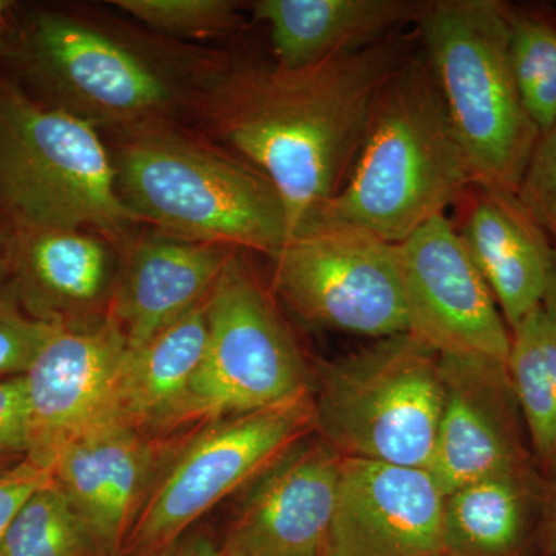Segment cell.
Returning a JSON list of instances; mask_svg holds the SVG:
<instances>
[{
  "mask_svg": "<svg viewBox=\"0 0 556 556\" xmlns=\"http://www.w3.org/2000/svg\"><path fill=\"white\" fill-rule=\"evenodd\" d=\"M343 456L316 433L300 441L249 485L225 556H329Z\"/></svg>",
  "mask_w": 556,
  "mask_h": 556,
  "instance_id": "cell-14",
  "label": "cell"
},
{
  "mask_svg": "<svg viewBox=\"0 0 556 556\" xmlns=\"http://www.w3.org/2000/svg\"><path fill=\"white\" fill-rule=\"evenodd\" d=\"M30 455L24 378L0 380V473Z\"/></svg>",
  "mask_w": 556,
  "mask_h": 556,
  "instance_id": "cell-29",
  "label": "cell"
},
{
  "mask_svg": "<svg viewBox=\"0 0 556 556\" xmlns=\"http://www.w3.org/2000/svg\"><path fill=\"white\" fill-rule=\"evenodd\" d=\"M543 308L546 309L552 317L556 318V247L554 251V262H552L551 281H548Z\"/></svg>",
  "mask_w": 556,
  "mask_h": 556,
  "instance_id": "cell-33",
  "label": "cell"
},
{
  "mask_svg": "<svg viewBox=\"0 0 556 556\" xmlns=\"http://www.w3.org/2000/svg\"><path fill=\"white\" fill-rule=\"evenodd\" d=\"M316 433L313 388L197 431L142 501L123 556H164L206 511Z\"/></svg>",
  "mask_w": 556,
  "mask_h": 556,
  "instance_id": "cell-7",
  "label": "cell"
},
{
  "mask_svg": "<svg viewBox=\"0 0 556 556\" xmlns=\"http://www.w3.org/2000/svg\"><path fill=\"white\" fill-rule=\"evenodd\" d=\"M115 169L135 218L167 236L269 255L292 237L283 200L265 175L164 126L130 131Z\"/></svg>",
  "mask_w": 556,
  "mask_h": 556,
  "instance_id": "cell-3",
  "label": "cell"
},
{
  "mask_svg": "<svg viewBox=\"0 0 556 556\" xmlns=\"http://www.w3.org/2000/svg\"><path fill=\"white\" fill-rule=\"evenodd\" d=\"M207 346V299L146 345L130 351L119 391V415L150 437L190 424L189 401Z\"/></svg>",
  "mask_w": 556,
  "mask_h": 556,
  "instance_id": "cell-21",
  "label": "cell"
},
{
  "mask_svg": "<svg viewBox=\"0 0 556 556\" xmlns=\"http://www.w3.org/2000/svg\"><path fill=\"white\" fill-rule=\"evenodd\" d=\"M53 481V468L40 466L30 457L0 473V541L28 500Z\"/></svg>",
  "mask_w": 556,
  "mask_h": 556,
  "instance_id": "cell-30",
  "label": "cell"
},
{
  "mask_svg": "<svg viewBox=\"0 0 556 556\" xmlns=\"http://www.w3.org/2000/svg\"><path fill=\"white\" fill-rule=\"evenodd\" d=\"M10 265L27 313L50 324L90 320L112 287L109 248L84 230L17 229Z\"/></svg>",
  "mask_w": 556,
  "mask_h": 556,
  "instance_id": "cell-19",
  "label": "cell"
},
{
  "mask_svg": "<svg viewBox=\"0 0 556 556\" xmlns=\"http://www.w3.org/2000/svg\"><path fill=\"white\" fill-rule=\"evenodd\" d=\"M419 0H260L255 20L268 25L276 64L306 67L353 53L419 21Z\"/></svg>",
  "mask_w": 556,
  "mask_h": 556,
  "instance_id": "cell-20",
  "label": "cell"
},
{
  "mask_svg": "<svg viewBox=\"0 0 556 556\" xmlns=\"http://www.w3.org/2000/svg\"><path fill=\"white\" fill-rule=\"evenodd\" d=\"M10 243L11 240H7L5 233L0 229V276L10 265Z\"/></svg>",
  "mask_w": 556,
  "mask_h": 556,
  "instance_id": "cell-34",
  "label": "cell"
},
{
  "mask_svg": "<svg viewBox=\"0 0 556 556\" xmlns=\"http://www.w3.org/2000/svg\"><path fill=\"white\" fill-rule=\"evenodd\" d=\"M441 372L444 402L427 470L444 495L479 479L536 473L506 364L441 356Z\"/></svg>",
  "mask_w": 556,
  "mask_h": 556,
  "instance_id": "cell-13",
  "label": "cell"
},
{
  "mask_svg": "<svg viewBox=\"0 0 556 556\" xmlns=\"http://www.w3.org/2000/svg\"><path fill=\"white\" fill-rule=\"evenodd\" d=\"M507 371L538 466L556 475V318L541 306L511 329Z\"/></svg>",
  "mask_w": 556,
  "mask_h": 556,
  "instance_id": "cell-23",
  "label": "cell"
},
{
  "mask_svg": "<svg viewBox=\"0 0 556 556\" xmlns=\"http://www.w3.org/2000/svg\"><path fill=\"white\" fill-rule=\"evenodd\" d=\"M25 67L79 118L137 131L164 126L177 100L159 68L108 33L58 13H42L25 33Z\"/></svg>",
  "mask_w": 556,
  "mask_h": 556,
  "instance_id": "cell-10",
  "label": "cell"
},
{
  "mask_svg": "<svg viewBox=\"0 0 556 556\" xmlns=\"http://www.w3.org/2000/svg\"><path fill=\"white\" fill-rule=\"evenodd\" d=\"M11 9V2L9 0H0V25L5 20L7 11Z\"/></svg>",
  "mask_w": 556,
  "mask_h": 556,
  "instance_id": "cell-35",
  "label": "cell"
},
{
  "mask_svg": "<svg viewBox=\"0 0 556 556\" xmlns=\"http://www.w3.org/2000/svg\"><path fill=\"white\" fill-rule=\"evenodd\" d=\"M416 24L475 186L517 193L541 134L511 70L510 11L496 0H438Z\"/></svg>",
  "mask_w": 556,
  "mask_h": 556,
  "instance_id": "cell-4",
  "label": "cell"
},
{
  "mask_svg": "<svg viewBox=\"0 0 556 556\" xmlns=\"http://www.w3.org/2000/svg\"><path fill=\"white\" fill-rule=\"evenodd\" d=\"M113 5L161 33L206 38L232 30L239 22L232 0H115Z\"/></svg>",
  "mask_w": 556,
  "mask_h": 556,
  "instance_id": "cell-26",
  "label": "cell"
},
{
  "mask_svg": "<svg viewBox=\"0 0 556 556\" xmlns=\"http://www.w3.org/2000/svg\"><path fill=\"white\" fill-rule=\"evenodd\" d=\"M175 556H225L222 548H217L211 541L199 540L195 543L189 544L188 547L182 548L179 554Z\"/></svg>",
  "mask_w": 556,
  "mask_h": 556,
  "instance_id": "cell-32",
  "label": "cell"
},
{
  "mask_svg": "<svg viewBox=\"0 0 556 556\" xmlns=\"http://www.w3.org/2000/svg\"><path fill=\"white\" fill-rule=\"evenodd\" d=\"M471 186L433 72L426 56L412 54L380 91L346 181L313 219L346 223L399 244L445 215Z\"/></svg>",
  "mask_w": 556,
  "mask_h": 556,
  "instance_id": "cell-2",
  "label": "cell"
},
{
  "mask_svg": "<svg viewBox=\"0 0 556 556\" xmlns=\"http://www.w3.org/2000/svg\"><path fill=\"white\" fill-rule=\"evenodd\" d=\"M477 188L459 233L511 332L543 306L555 247L527 215L517 193Z\"/></svg>",
  "mask_w": 556,
  "mask_h": 556,
  "instance_id": "cell-18",
  "label": "cell"
},
{
  "mask_svg": "<svg viewBox=\"0 0 556 556\" xmlns=\"http://www.w3.org/2000/svg\"><path fill=\"white\" fill-rule=\"evenodd\" d=\"M408 334L439 356L507 364L511 332L495 298L445 215L399 243Z\"/></svg>",
  "mask_w": 556,
  "mask_h": 556,
  "instance_id": "cell-11",
  "label": "cell"
},
{
  "mask_svg": "<svg viewBox=\"0 0 556 556\" xmlns=\"http://www.w3.org/2000/svg\"><path fill=\"white\" fill-rule=\"evenodd\" d=\"M412 49L396 33L306 67L244 65L212 80L211 129L273 182L292 237L346 181L380 91Z\"/></svg>",
  "mask_w": 556,
  "mask_h": 556,
  "instance_id": "cell-1",
  "label": "cell"
},
{
  "mask_svg": "<svg viewBox=\"0 0 556 556\" xmlns=\"http://www.w3.org/2000/svg\"><path fill=\"white\" fill-rule=\"evenodd\" d=\"M0 207L17 229L94 228L121 236L135 222L97 126L0 80Z\"/></svg>",
  "mask_w": 556,
  "mask_h": 556,
  "instance_id": "cell-5",
  "label": "cell"
},
{
  "mask_svg": "<svg viewBox=\"0 0 556 556\" xmlns=\"http://www.w3.org/2000/svg\"><path fill=\"white\" fill-rule=\"evenodd\" d=\"M547 533L551 541L552 552L556 556V475L554 478V486L551 489L547 497Z\"/></svg>",
  "mask_w": 556,
  "mask_h": 556,
  "instance_id": "cell-31",
  "label": "cell"
},
{
  "mask_svg": "<svg viewBox=\"0 0 556 556\" xmlns=\"http://www.w3.org/2000/svg\"><path fill=\"white\" fill-rule=\"evenodd\" d=\"M129 345L108 316L58 325L22 378L30 457L53 468L65 445L105 417L119 415Z\"/></svg>",
  "mask_w": 556,
  "mask_h": 556,
  "instance_id": "cell-12",
  "label": "cell"
},
{
  "mask_svg": "<svg viewBox=\"0 0 556 556\" xmlns=\"http://www.w3.org/2000/svg\"><path fill=\"white\" fill-rule=\"evenodd\" d=\"M0 556H105L56 482L25 503L0 541Z\"/></svg>",
  "mask_w": 556,
  "mask_h": 556,
  "instance_id": "cell-24",
  "label": "cell"
},
{
  "mask_svg": "<svg viewBox=\"0 0 556 556\" xmlns=\"http://www.w3.org/2000/svg\"><path fill=\"white\" fill-rule=\"evenodd\" d=\"M444 508L427 468L343 457L329 556H444Z\"/></svg>",
  "mask_w": 556,
  "mask_h": 556,
  "instance_id": "cell-15",
  "label": "cell"
},
{
  "mask_svg": "<svg viewBox=\"0 0 556 556\" xmlns=\"http://www.w3.org/2000/svg\"><path fill=\"white\" fill-rule=\"evenodd\" d=\"M270 257L278 295L306 324L376 340L408 332L399 244L316 218Z\"/></svg>",
  "mask_w": 556,
  "mask_h": 556,
  "instance_id": "cell-9",
  "label": "cell"
},
{
  "mask_svg": "<svg viewBox=\"0 0 556 556\" xmlns=\"http://www.w3.org/2000/svg\"><path fill=\"white\" fill-rule=\"evenodd\" d=\"M316 434L343 457L428 468L441 422V356L415 336L313 367Z\"/></svg>",
  "mask_w": 556,
  "mask_h": 556,
  "instance_id": "cell-6",
  "label": "cell"
},
{
  "mask_svg": "<svg viewBox=\"0 0 556 556\" xmlns=\"http://www.w3.org/2000/svg\"><path fill=\"white\" fill-rule=\"evenodd\" d=\"M540 477L479 479L445 496L444 556H527Z\"/></svg>",
  "mask_w": 556,
  "mask_h": 556,
  "instance_id": "cell-22",
  "label": "cell"
},
{
  "mask_svg": "<svg viewBox=\"0 0 556 556\" xmlns=\"http://www.w3.org/2000/svg\"><path fill=\"white\" fill-rule=\"evenodd\" d=\"M236 248L178 237H146L131 249L109 316L129 350L146 345L211 294Z\"/></svg>",
  "mask_w": 556,
  "mask_h": 556,
  "instance_id": "cell-17",
  "label": "cell"
},
{
  "mask_svg": "<svg viewBox=\"0 0 556 556\" xmlns=\"http://www.w3.org/2000/svg\"><path fill=\"white\" fill-rule=\"evenodd\" d=\"M517 199L548 239L556 241V123L538 141Z\"/></svg>",
  "mask_w": 556,
  "mask_h": 556,
  "instance_id": "cell-28",
  "label": "cell"
},
{
  "mask_svg": "<svg viewBox=\"0 0 556 556\" xmlns=\"http://www.w3.org/2000/svg\"><path fill=\"white\" fill-rule=\"evenodd\" d=\"M161 441L113 415L73 439L54 460V482L105 556H123L159 473Z\"/></svg>",
  "mask_w": 556,
  "mask_h": 556,
  "instance_id": "cell-16",
  "label": "cell"
},
{
  "mask_svg": "<svg viewBox=\"0 0 556 556\" xmlns=\"http://www.w3.org/2000/svg\"><path fill=\"white\" fill-rule=\"evenodd\" d=\"M510 61L519 97L543 137L556 123V27L510 13Z\"/></svg>",
  "mask_w": 556,
  "mask_h": 556,
  "instance_id": "cell-25",
  "label": "cell"
},
{
  "mask_svg": "<svg viewBox=\"0 0 556 556\" xmlns=\"http://www.w3.org/2000/svg\"><path fill=\"white\" fill-rule=\"evenodd\" d=\"M56 327L0 298V380L22 378Z\"/></svg>",
  "mask_w": 556,
  "mask_h": 556,
  "instance_id": "cell-27",
  "label": "cell"
},
{
  "mask_svg": "<svg viewBox=\"0 0 556 556\" xmlns=\"http://www.w3.org/2000/svg\"><path fill=\"white\" fill-rule=\"evenodd\" d=\"M313 388V368L244 258L233 252L207 298V346L189 401L204 426Z\"/></svg>",
  "mask_w": 556,
  "mask_h": 556,
  "instance_id": "cell-8",
  "label": "cell"
}]
</instances>
